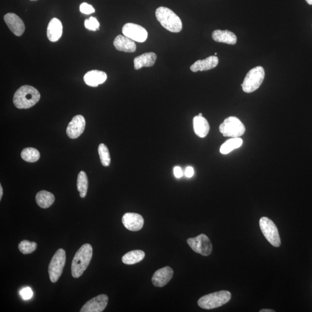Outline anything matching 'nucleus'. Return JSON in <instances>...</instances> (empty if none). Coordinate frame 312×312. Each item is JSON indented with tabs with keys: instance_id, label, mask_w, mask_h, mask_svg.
Masks as SVG:
<instances>
[{
	"instance_id": "f257e3e1",
	"label": "nucleus",
	"mask_w": 312,
	"mask_h": 312,
	"mask_svg": "<svg viewBox=\"0 0 312 312\" xmlns=\"http://www.w3.org/2000/svg\"><path fill=\"white\" fill-rule=\"evenodd\" d=\"M41 95L35 88L25 85L20 88L14 96V104L19 109H29L40 99Z\"/></svg>"
},
{
	"instance_id": "f03ea898",
	"label": "nucleus",
	"mask_w": 312,
	"mask_h": 312,
	"mask_svg": "<svg viewBox=\"0 0 312 312\" xmlns=\"http://www.w3.org/2000/svg\"><path fill=\"white\" fill-rule=\"evenodd\" d=\"M93 256V248L91 245H82L76 251L71 265V273L74 278H78L86 270Z\"/></svg>"
},
{
	"instance_id": "7ed1b4c3",
	"label": "nucleus",
	"mask_w": 312,
	"mask_h": 312,
	"mask_svg": "<svg viewBox=\"0 0 312 312\" xmlns=\"http://www.w3.org/2000/svg\"><path fill=\"white\" fill-rule=\"evenodd\" d=\"M156 16L162 27L172 32H181L183 25L180 18L170 9L160 6L156 11Z\"/></svg>"
},
{
	"instance_id": "20e7f679",
	"label": "nucleus",
	"mask_w": 312,
	"mask_h": 312,
	"mask_svg": "<svg viewBox=\"0 0 312 312\" xmlns=\"http://www.w3.org/2000/svg\"><path fill=\"white\" fill-rule=\"evenodd\" d=\"M231 298V294L228 291L215 292L201 297L198 301V305L204 310H213L227 304Z\"/></svg>"
},
{
	"instance_id": "39448f33",
	"label": "nucleus",
	"mask_w": 312,
	"mask_h": 312,
	"mask_svg": "<svg viewBox=\"0 0 312 312\" xmlns=\"http://www.w3.org/2000/svg\"><path fill=\"white\" fill-rule=\"evenodd\" d=\"M264 77L265 71L263 67L258 66L251 69L246 75L243 84L241 85L243 91L250 94L256 91L263 82Z\"/></svg>"
},
{
	"instance_id": "423d86ee",
	"label": "nucleus",
	"mask_w": 312,
	"mask_h": 312,
	"mask_svg": "<svg viewBox=\"0 0 312 312\" xmlns=\"http://www.w3.org/2000/svg\"><path fill=\"white\" fill-rule=\"evenodd\" d=\"M219 130L224 137L240 138L245 132V125L238 118L231 116L225 120L219 127Z\"/></svg>"
},
{
	"instance_id": "0eeeda50",
	"label": "nucleus",
	"mask_w": 312,
	"mask_h": 312,
	"mask_svg": "<svg viewBox=\"0 0 312 312\" xmlns=\"http://www.w3.org/2000/svg\"><path fill=\"white\" fill-rule=\"evenodd\" d=\"M66 261V253L62 249L56 252L49 265L48 272L50 280L52 283H56L59 280L62 273Z\"/></svg>"
},
{
	"instance_id": "6e6552de",
	"label": "nucleus",
	"mask_w": 312,
	"mask_h": 312,
	"mask_svg": "<svg viewBox=\"0 0 312 312\" xmlns=\"http://www.w3.org/2000/svg\"><path fill=\"white\" fill-rule=\"evenodd\" d=\"M260 226L267 241L274 247H280L281 238L277 227L274 222L267 217H263L260 220Z\"/></svg>"
},
{
	"instance_id": "1a4fd4ad",
	"label": "nucleus",
	"mask_w": 312,
	"mask_h": 312,
	"mask_svg": "<svg viewBox=\"0 0 312 312\" xmlns=\"http://www.w3.org/2000/svg\"><path fill=\"white\" fill-rule=\"evenodd\" d=\"M187 242L192 250L195 253L200 254L204 256H208L212 253L211 242L205 234H201L196 237L189 238Z\"/></svg>"
},
{
	"instance_id": "9d476101",
	"label": "nucleus",
	"mask_w": 312,
	"mask_h": 312,
	"mask_svg": "<svg viewBox=\"0 0 312 312\" xmlns=\"http://www.w3.org/2000/svg\"><path fill=\"white\" fill-rule=\"evenodd\" d=\"M123 34L134 41L144 42L148 38L147 30L134 23H128L125 24L122 29Z\"/></svg>"
},
{
	"instance_id": "9b49d317",
	"label": "nucleus",
	"mask_w": 312,
	"mask_h": 312,
	"mask_svg": "<svg viewBox=\"0 0 312 312\" xmlns=\"http://www.w3.org/2000/svg\"><path fill=\"white\" fill-rule=\"evenodd\" d=\"M109 298L107 295L101 294L87 302L81 308V312H101L107 307Z\"/></svg>"
},
{
	"instance_id": "f8f14e48",
	"label": "nucleus",
	"mask_w": 312,
	"mask_h": 312,
	"mask_svg": "<svg viewBox=\"0 0 312 312\" xmlns=\"http://www.w3.org/2000/svg\"><path fill=\"white\" fill-rule=\"evenodd\" d=\"M86 126L85 119L82 115L74 116L67 128V134L71 139L78 138L84 132Z\"/></svg>"
},
{
	"instance_id": "ddd939ff",
	"label": "nucleus",
	"mask_w": 312,
	"mask_h": 312,
	"mask_svg": "<svg viewBox=\"0 0 312 312\" xmlns=\"http://www.w3.org/2000/svg\"><path fill=\"white\" fill-rule=\"evenodd\" d=\"M122 223L128 230L138 231L144 226V219L138 214L126 213L122 218Z\"/></svg>"
},
{
	"instance_id": "4468645a",
	"label": "nucleus",
	"mask_w": 312,
	"mask_h": 312,
	"mask_svg": "<svg viewBox=\"0 0 312 312\" xmlns=\"http://www.w3.org/2000/svg\"><path fill=\"white\" fill-rule=\"evenodd\" d=\"M4 21L14 34L16 36H21L25 31V25L22 20L14 13H8L4 17Z\"/></svg>"
},
{
	"instance_id": "2eb2a0df",
	"label": "nucleus",
	"mask_w": 312,
	"mask_h": 312,
	"mask_svg": "<svg viewBox=\"0 0 312 312\" xmlns=\"http://www.w3.org/2000/svg\"><path fill=\"white\" fill-rule=\"evenodd\" d=\"M174 271L170 267H165L155 272L152 279L156 287H162L167 284L173 277Z\"/></svg>"
},
{
	"instance_id": "dca6fc26",
	"label": "nucleus",
	"mask_w": 312,
	"mask_h": 312,
	"mask_svg": "<svg viewBox=\"0 0 312 312\" xmlns=\"http://www.w3.org/2000/svg\"><path fill=\"white\" fill-rule=\"evenodd\" d=\"M218 59L217 56H211L204 60H199L191 65L190 70L194 72L210 70L217 67Z\"/></svg>"
},
{
	"instance_id": "f3484780",
	"label": "nucleus",
	"mask_w": 312,
	"mask_h": 312,
	"mask_svg": "<svg viewBox=\"0 0 312 312\" xmlns=\"http://www.w3.org/2000/svg\"><path fill=\"white\" fill-rule=\"evenodd\" d=\"M85 84L91 87H97L99 85L104 84L107 79V75L105 72L92 70L86 73L84 76Z\"/></svg>"
},
{
	"instance_id": "a211bd4d",
	"label": "nucleus",
	"mask_w": 312,
	"mask_h": 312,
	"mask_svg": "<svg viewBox=\"0 0 312 312\" xmlns=\"http://www.w3.org/2000/svg\"><path fill=\"white\" fill-rule=\"evenodd\" d=\"M114 45L118 51L127 53L135 52L137 49L135 43L127 36L119 35L115 39Z\"/></svg>"
},
{
	"instance_id": "6ab92c4d",
	"label": "nucleus",
	"mask_w": 312,
	"mask_h": 312,
	"mask_svg": "<svg viewBox=\"0 0 312 312\" xmlns=\"http://www.w3.org/2000/svg\"><path fill=\"white\" fill-rule=\"evenodd\" d=\"M62 25L59 19L53 18L50 21L47 28V36L49 40L56 42L62 37Z\"/></svg>"
},
{
	"instance_id": "aec40b11",
	"label": "nucleus",
	"mask_w": 312,
	"mask_h": 312,
	"mask_svg": "<svg viewBox=\"0 0 312 312\" xmlns=\"http://www.w3.org/2000/svg\"><path fill=\"white\" fill-rule=\"evenodd\" d=\"M156 59H157V55L155 53H145L134 59V68L138 70L142 67H152L155 64Z\"/></svg>"
},
{
	"instance_id": "412c9836",
	"label": "nucleus",
	"mask_w": 312,
	"mask_h": 312,
	"mask_svg": "<svg viewBox=\"0 0 312 312\" xmlns=\"http://www.w3.org/2000/svg\"><path fill=\"white\" fill-rule=\"evenodd\" d=\"M212 38L216 42L225 43L230 45H235L237 41V37L234 32L228 31L217 30L212 32Z\"/></svg>"
},
{
	"instance_id": "4be33fe9",
	"label": "nucleus",
	"mask_w": 312,
	"mask_h": 312,
	"mask_svg": "<svg viewBox=\"0 0 312 312\" xmlns=\"http://www.w3.org/2000/svg\"><path fill=\"white\" fill-rule=\"evenodd\" d=\"M193 127L195 134L200 138L205 137L210 132V125L203 116H195L193 119Z\"/></svg>"
},
{
	"instance_id": "5701e85b",
	"label": "nucleus",
	"mask_w": 312,
	"mask_h": 312,
	"mask_svg": "<svg viewBox=\"0 0 312 312\" xmlns=\"http://www.w3.org/2000/svg\"><path fill=\"white\" fill-rule=\"evenodd\" d=\"M35 200L39 207L46 209L54 203L55 197L51 192L42 190L36 194Z\"/></svg>"
},
{
	"instance_id": "b1692460",
	"label": "nucleus",
	"mask_w": 312,
	"mask_h": 312,
	"mask_svg": "<svg viewBox=\"0 0 312 312\" xmlns=\"http://www.w3.org/2000/svg\"><path fill=\"white\" fill-rule=\"evenodd\" d=\"M145 256V252L142 250H132L123 256L122 262L125 264L133 265L141 262Z\"/></svg>"
},
{
	"instance_id": "393cba45",
	"label": "nucleus",
	"mask_w": 312,
	"mask_h": 312,
	"mask_svg": "<svg viewBox=\"0 0 312 312\" xmlns=\"http://www.w3.org/2000/svg\"><path fill=\"white\" fill-rule=\"evenodd\" d=\"M243 144V140L240 138H232L225 141L221 146L220 152L221 154L227 155L235 149L240 148Z\"/></svg>"
},
{
	"instance_id": "a878e982",
	"label": "nucleus",
	"mask_w": 312,
	"mask_h": 312,
	"mask_svg": "<svg viewBox=\"0 0 312 312\" xmlns=\"http://www.w3.org/2000/svg\"><path fill=\"white\" fill-rule=\"evenodd\" d=\"M89 182L87 175L84 171H81L78 176L77 188L79 195L81 198H85L87 194Z\"/></svg>"
},
{
	"instance_id": "bb28decb",
	"label": "nucleus",
	"mask_w": 312,
	"mask_h": 312,
	"mask_svg": "<svg viewBox=\"0 0 312 312\" xmlns=\"http://www.w3.org/2000/svg\"><path fill=\"white\" fill-rule=\"evenodd\" d=\"M21 157L26 161L35 162L40 158L39 152L35 148H27L23 149L21 153Z\"/></svg>"
},
{
	"instance_id": "cd10ccee",
	"label": "nucleus",
	"mask_w": 312,
	"mask_h": 312,
	"mask_svg": "<svg viewBox=\"0 0 312 312\" xmlns=\"http://www.w3.org/2000/svg\"><path fill=\"white\" fill-rule=\"evenodd\" d=\"M98 151L102 165L104 167H108L111 164V156L107 146L101 144L99 145Z\"/></svg>"
},
{
	"instance_id": "c85d7f7f",
	"label": "nucleus",
	"mask_w": 312,
	"mask_h": 312,
	"mask_svg": "<svg viewBox=\"0 0 312 312\" xmlns=\"http://www.w3.org/2000/svg\"><path fill=\"white\" fill-rule=\"evenodd\" d=\"M36 248H37V244L35 242H30L28 240L23 241L19 244L20 251L24 254L32 253L36 250Z\"/></svg>"
},
{
	"instance_id": "c756f323",
	"label": "nucleus",
	"mask_w": 312,
	"mask_h": 312,
	"mask_svg": "<svg viewBox=\"0 0 312 312\" xmlns=\"http://www.w3.org/2000/svg\"><path fill=\"white\" fill-rule=\"evenodd\" d=\"M85 27L89 31H96L99 28V23L97 18L94 17L89 18L85 21Z\"/></svg>"
},
{
	"instance_id": "7c9ffc66",
	"label": "nucleus",
	"mask_w": 312,
	"mask_h": 312,
	"mask_svg": "<svg viewBox=\"0 0 312 312\" xmlns=\"http://www.w3.org/2000/svg\"><path fill=\"white\" fill-rule=\"evenodd\" d=\"M80 11L82 14L90 15L95 12V9L92 5L84 2L80 5Z\"/></svg>"
},
{
	"instance_id": "2f4dec72",
	"label": "nucleus",
	"mask_w": 312,
	"mask_h": 312,
	"mask_svg": "<svg viewBox=\"0 0 312 312\" xmlns=\"http://www.w3.org/2000/svg\"><path fill=\"white\" fill-rule=\"evenodd\" d=\"M22 297L25 300H30L32 297V291L30 287L23 288L21 291Z\"/></svg>"
},
{
	"instance_id": "473e14b6",
	"label": "nucleus",
	"mask_w": 312,
	"mask_h": 312,
	"mask_svg": "<svg viewBox=\"0 0 312 312\" xmlns=\"http://www.w3.org/2000/svg\"><path fill=\"white\" fill-rule=\"evenodd\" d=\"M174 173L177 178H180L183 176V172H182L181 167H175L174 168Z\"/></svg>"
},
{
	"instance_id": "72a5a7b5",
	"label": "nucleus",
	"mask_w": 312,
	"mask_h": 312,
	"mask_svg": "<svg viewBox=\"0 0 312 312\" xmlns=\"http://www.w3.org/2000/svg\"><path fill=\"white\" fill-rule=\"evenodd\" d=\"M194 175V169L191 167H188L186 170L185 175L187 178H191Z\"/></svg>"
},
{
	"instance_id": "f704fd0d",
	"label": "nucleus",
	"mask_w": 312,
	"mask_h": 312,
	"mask_svg": "<svg viewBox=\"0 0 312 312\" xmlns=\"http://www.w3.org/2000/svg\"><path fill=\"white\" fill-rule=\"evenodd\" d=\"M2 194H3V190H2V186L0 185V200H1Z\"/></svg>"
},
{
	"instance_id": "c9c22d12",
	"label": "nucleus",
	"mask_w": 312,
	"mask_h": 312,
	"mask_svg": "<svg viewBox=\"0 0 312 312\" xmlns=\"http://www.w3.org/2000/svg\"><path fill=\"white\" fill-rule=\"evenodd\" d=\"M260 312H274L275 311L272 310H262Z\"/></svg>"
},
{
	"instance_id": "e433bc0d",
	"label": "nucleus",
	"mask_w": 312,
	"mask_h": 312,
	"mask_svg": "<svg viewBox=\"0 0 312 312\" xmlns=\"http://www.w3.org/2000/svg\"><path fill=\"white\" fill-rule=\"evenodd\" d=\"M308 4L312 5V0H306Z\"/></svg>"
},
{
	"instance_id": "4c0bfd02",
	"label": "nucleus",
	"mask_w": 312,
	"mask_h": 312,
	"mask_svg": "<svg viewBox=\"0 0 312 312\" xmlns=\"http://www.w3.org/2000/svg\"><path fill=\"white\" fill-rule=\"evenodd\" d=\"M198 116H202V114H201V113H200V114H199Z\"/></svg>"
},
{
	"instance_id": "58836bf2",
	"label": "nucleus",
	"mask_w": 312,
	"mask_h": 312,
	"mask_svg": "<svg viewBox=\"0 0 312 312\" xmlns=\"http://www.w3.org/2000/svg\"><path fill=\"white\" fill-rule=\"evenodd\" d=\"M32 1H33V0H32Z\"/></svg>"
}]
</instances>
